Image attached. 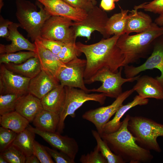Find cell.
I'll list each match as a JSON object with an SVG mask.
<instances>
[{"instance_id":"obj_1","label":"cell","mask_w":163,"mask_h":163,"mask_svg":"<svg viewBox=\"0 0 163 163\" xmlns=\"http://www.w3.org/2000/svg\"><path fill=\"white\" fill-rule=\"evenodd\" d=\"M120 35H114L91 44L80 42L76 43L78 49L86 58L84 80L89 79L103 68L116 73L120 67H124V57L116 44Z\"/></svg>"},{"instance_id":"obj_2","label":"cell","mask_w":163,"mask_h":163,"mask_svg":"<svg viewBox=\"0 0 163 163\" xmlns=\"http://www.w3.org/2000/svg\"><path fill=\"white\" fill-rule=\"evenodd\" d=\"M130 117L129 114L126 115L117 131L103 134L101 138L112 152L126 163H149L153 158L150 151L139 145L128 129Z\"/></svg>"},{"instance_id":"obj_3","label":"cell","mask_w":163,"mask_h":163,"mask_svg":"<svg viewBox=\"0 0 163 163\" xmlns=\"http://www.w3.org/2000/svg\"><path fill=\"white\" fill-rule=\"evenodd\" d=\"M163 34V26L154 22L143 32L132 35L125 33L120 35L116 44L124 57V67L147 58L152 52L155 40Z\"/></svg>"},{"instance_id":"obj_4","label":"cell","mask_w":163,"mask_h":163,"mask_svg":"<svg viewBox=\"0 0 163 163\" xmlns=\"http://www.w3.org/2000/svg\"><path fill=\"white\" fill-rule=\"evenodd\" d=\"M40 9L30 1L16 0V16L20 27L25 30L28 36L34 42L40 37L42 28L46 21L51 15L43 5L38 2Z\"/></svg>"},{"instance_id":"obj_5","label":"cell","mask_w":163,"mask_h":163,"mask_svg":"<svg viewBox=\"0 0 163 163\" xmlns=\"http://www.w3.org/2000/svg\"><path fill=\"white\" fill-rule=\"evenodd\" d=\"M127 127L140 146L158 152L161 151L157 138L163 136V124L143 117L130 116Z\"/></svg>"},{"instance_id":"obj_6","label":"cell","mask_w":163,"mask_h":163,"mask_svg":"<svg viewBox=\"0 0 163 163\" xmlns=\"http://www.w3.org/2000/svg\"><path fill=\"white\" fill-rule=\"evenodd\" d=\"M66 97L64 103L59 114L60 120L57 129V132L62 133L65 128V121L69 115L74 118L75 111L85 102L93 101L103 105L106 96L103 93L89 94L85 91L76 88L64 86Z\"/></svg>"},{"instance_id":"obj_7","label":"cell","mask_w":163,"mask_h":163,"mask_svg":"<svg viewBox=\"0 0 163 163\" xmlns=\"http://www.w3.org/2000/svg\"><path fill=\"white\" fill-rule=\"evenodd\" d=\"M123 68L120 67L116 73L104 68L98 71L89 79L84 80L85 84H87L97 81L102 83L98 88L89 89L90 92H100L103 93L106 97L115 99L118 97L123 92L122 86L124 84L133 82L140 76L138 75L132 78H123L122 76Z\"/></svg>"},{"instance_id":"obj_8","label":"cell","mask_w":163,"mask_h":163,"mask_svg":"<svg viewBox=\"0 0 163 163\" xmlns=\"http://www.w3.org/2000/svg\"><path fill=\"white\" fill-rule=\"evenodd\" d=\"M73 22L65 17L51 16L44 23L40 37L64 43L75 41Z\"/></svg>"},{"instance_id":"obj_9","label":"cell","mask_w":163,"mask_h":163,"mask_svg":"<svg viewBox=\"0 0 163 163\" xmlns=\"http://www.w3.org/2000/svg\"><path fill=\"white\" fill-rule=\"evenodd\" d=\"M108 19L104 10L94 6L87 12V15L84 20L73 22L72 27L75 38L78 37H84L89 40L92 33L95 31L99 32L104 38H108L105 31V27Z\"/></svg>"},{"instance_id":"obj_10","label":"cell","mask_w":163,"mask_h":163,"mask_svg":"<svg viewBox=\"0 0 163 163\" xmlns=\"http://www.w3.org/2000/svg\"><path fill=\"white\" fill-rule=\"evenodd\" d=\"M134 91L132 88L123 92L110 105L89 110L82 115V118L93 124L101 137L105 125Z\"/></svg>"},{"instance_id":"obj_11","label":"cell","mask_w":163,"mask_h":163,"mask_svg":"<svg viewBox=\"0 0 163 163\" xmlns=\"http://www.w3.org/2000/svg\"><path fill=\"white\" fill-rule=\"evenodd\" d=\"M124 67V73L127 78L134 77L147 70L158 69L161 72V75L155 78L163 87V34L155 40L152 52L143 63L137 66L129 65Z\"/></svg>"},{"instance_id":"obj_12","label":"cell","mask_w":163,"mask_h":163,"mask_svg":"<svg viewBox=\"0 0 163 163\" xmlns=\"http://www.w3.org/2000/svg\"><path fill=\"white\" fill-rule=\"evenodd\" d=\"M86 59L76 57L66 63L60 70L57 79L63 86L78 88L89 93L84 82V73L86 67Z\"/></svg>"},{"instance_id":"obj_13","label":"cell","mask_w":163,"mask_h":163,"mask_svg":"<svg viewBox=\"0 0 163 163\" xmlns=\"http://www.w3.org/2000/svg\"><path fill=\"white\" fill-rule=\"evenodd\" d=\"M0 69V94H12L22 96L28 93L31 78L15 73L3 64Z\"/></svg>"},{"instance_id":"obj_14","label":"cell","mask_w":163,"mask_h":163,"mask_svg":"<svg viewBox=\"0 0 163 163\" xmlns=\"http://www.w3.org/2000/svg\"><path fill=\"white\" fill-rule=\"evenodd\" d=\"M29 129L42 137L52 146L68 155L75 160L79 151L76 141L67 136H63L58 132H49L41 131L29 125Z\"/></svg>"},{"instance_id":"obj_15","label":"cell","mask_w":163,"mask_h":163,"mask_svg":"<svg viewBox=\"0 0 163 163\" xmlns=\"http://www.w3.org/2000/svg\"><path fill=\"white\" fill-rule=\"evenodd\" d=\"M36 0L51 16H62L78 22L82 21L87 14L85 11L74 8L63 0Z\"/></svg>"},{"instance_id":"obj_16","label":"cell","mask_w":163,"mask_h":163,"mask_svg":"<svg viewBox=\"0 0 163 163\" xmlns=\"http://www.w3.org/2000/svg\"><path fill=\"white\" fill-rule=\"evenodd\" d=\"M34 43L36 47L35 52L39 59L42 70L58 80V73L66 64L61 61L58 55L53 53L46 48L37 40L35 41Z\"/></svg>"},{"instance_id":"obj_17","label":"cell","mask_w":163,"mask_h":163,"mask_svg":"<svg viewBox=\"0 0 163 163\" xmlns=\"http://www.w3.org/2000/svg\"><path fill=\"white\" fill-rule=\"evenodd\" d=\"M20 27L19 24L13 22L8 27V35L7 40L11 41L10 44L0 45V53H15L21 50H27L36 52L34 43L30 42L19 32L18 28Z\"/></svg>"},{"instance_id":"obj_18","label":"cell","mask_w":163,"mask_h":163,"mask_svg":"<svg viewBox=\"0 0 163 163\" xmlns=\"http://www.w3.org/2000/svg\"><path fill=\"white\" fill-rule=\"evenodd\" d=\"M136 81L133 88L138 95L145 98L163 100V87L155 78L145 75L140 76Z\"/></svg>"},{"instance_id":"obj_19","label":"cell","mask_w":163,"mask_h":163,"mask_svg":"<svg viewBox=\"0 0 163 163\" xmlns=\"http://www.w3.org/2000/svg\"><path fill=\"white\" fill-rule=\"evenodd\" d=\"M59 84L57 80L42 70L37 75L30 79L28 93L40 99Z\"/></svg>"},{"instance_id":"obj_20","label":"cell","mask_w":163,"mask_h":163,"mask_svg":"<svg viewBox=\"0 0 163 163\" xmlns=\"http://www.w3.org/2000/svg\"><path fill=\"white\" fill-rule=\"evenodd\" d=\"M43 109L40 99L28 93L18 98L15 111L31 122Z\"/></svg>"},{"instance_id":"obj_21","label":"cell","mask_w":163,"mask_h":163,"mask_svg":"<svg viewBox=\"0 0 163 163\" xmlns=\"http://www.w3.org/2000/svg\"><path fill=\"white\" fill-rule=\"evenodd\" d=\"M148 102L149 99L148 98H144L138 95H136L130 102L125 105H122L116 112L113 119L109 121L105 125L103 129V135L111 133L117 131L121 125V122L120 121L121 119L126 112L131 108L138 105H146Z\"/></svg>"},{"instance_id":"obj_22","label":"cell","mask_w":163,"mask_h":163,"mask_svg":"<svg viewBox=\"0 0 163 163\" xmlns=\"http://www.w3.org/2000/svg\"><path fill=\"white\" fill-rule=\"evenodd\" d=\"M65 97L64 87L60 84L40 99L43 109L59 114Z\"/></svg>"},{"instance_id":"obj_23","label":"cell","mask_w":163,"mask_h":163,"mask_svg":"<svg viewBox=\"0 0 163 163\" xmlns=\"http://www.w3.org/2000/svg\"><path fill=\"white\" fill-rule=\"evenodd\" d=\"M130 12L131 15L127 20L125 33L129 34L132 32L140 33L151 27L153 22L149 15L134 9Z\"/></svg>"},{"instance_id":"obj_24","label":"cell","mask_w":163,"mask_h":163,"mask_svg":"<svg viewBox=\"0 0 163 163\" xmlns=\"http://www.w3.org/2000/svg\"><path fill=\"white\" fill-rule=\"evenodd\" d=\"M60 120L59 114L43 109L32 121L36 129L41 131L55 132Z\"/></svg>"},{"instance_id":"obj_25","label":"cell","mask_w":163,"mask_h":163,"mask_svg":"<svg viewBox=\"0 0 163 163\" xmlns=\"http://www.w3.org/2000/svg\"><path fill=\"white\" fill-rule=\"evenodd\" d=\"M5 65L8 69L14 72L30 78L35 77L42 70L37 56L21 64L9 63Z\"/></svg>"},{"instance_id":"obj_26","label":"cell","mask_w":163,"mask_h":163,"mask_svg":"<svg viewBox=\"0 0 163 163\" xmlns=\"http://www.w3.org/2000/svg\"><path fill=\"white\" fill-rule=\"evenodd\" d=\"M129 10L121 9L120 12L113 14L109 19L105 27V31L108 37L111 35H121L125 34L126 21L131 15Z\"/></svg>"},{"instance_id":"obj_27","label":"cell","mask_w":163,"mask_h":163,"mask_svg":"<svg viewBox=\"0 0 163 163\" xmlns=\"http://www.w3.org/2000/svg\"><path fill=\"white\" fill-rule=\"evenodd\" d=\"M30 122L18 113L14 111L0 116L1 126L19 133L27 128Z\"/></svg>"},{"instance_id":"obj_28","label":"cell","mask_w":163,"mask_h":163,"mask_svg":"<svg viewBox=\"0 0 163 163\" xmlns=\"http://www.w3.org/2000/svg\"><path fill=\"white\" fill-rule=\"evenodd\" d=\"M35 133L27 128L18 133L12 144L21 150L26 157L34 154Z\"/></svg>"},{"instance_id":"obj_29","label":"cell","mask_w":163,"mask_h":163,"mask_svg":"<svg viewBox=\"0 0 163 163\" xmlns=\"http://www.w3.org/2000/svg\"><path fill=\"white\" fill-rule=\"evenodd\" d=\"M91 132L96 141L97 145L100 152L106 159L108 163H126L121 157L112 152L97 131L92 130Z\"/></svg>"},{"instance_id":"obj_30","label":"cell","mask_w":163,"mask_h":163,"mask_svg":"<svg viewBox=\"0 0 163 163\" xmlns=\"http://www.w3.org/2000/svg\"><path fill=\"white\" fill-rule=\"evenodd\" d=\"M37 56L35 52L28 51L20 52L1 54L0 64L12 63L14 64L22 63L28 59Z\"/></svg>"},{"instance_id":"obj_31","label":"cell","mask_w":163,"mask_h":163,"mask_svg":"<svg viewBox=\"0 0 163 163\" xmlns=\"http://www.w3.org/2000/svg\"><path fill=\"white\" fill-rule=\"evenodd\" d=\"M82 53L78 49L75 41L65 43L58 54L61 61L66 64L78 57Z\"/></svg>"},{"instance_id":"obj_32","label":"cell","mask_w":163,"mask_h":163,"mask_svg":"<svg viewBox=\"0 0 163 163\" xmlns=\"http://www.w3.org/2000/svg\"><path fill=\"white\" fill-rule=\"evenodd\" d=\"M9 163H25L26 156L17 147L11 145L0 152Z\"/></svg>"},{"instance_id":"obj_33","label":"cell","mask_w":163,"mask_h":163,"mask_svg":"<svg viewBox=\"0 0 163 163\" xmlns=\"http://www.w3.org/2000/svg\"><path fill=\"white\" fill-rule=\"evenodd\" d=\"M21 96L12 94H0V116L15 111L16 102Z\"/></svg>"},{"instance_id":"obj_34","label":"cell","mask_w":163,"mask_h":163,"mask_svg":"<svg viewBox=\"0 0 163 163\" xmlns=\"http://www.w3.org/2000/svg\"><path fill=\"white\" fill-rule=\"evenodd\" d=\"M18 133L12 130L0 127V152L3 151L11 145Z\"/></svg>"},{"instance_id":"obj_35","label":"cell","mask_w":163,"mask_h":163,"mask_svg":"<svg viewBox=\"0 0 163 163\" xmlns=\"http://www.w3.org/2000/svg\"><path fill=\"white\" fill-rule=\"evenodd\" d=\"M79 161L82 163H108L97 145L93 151L86 154L82 155Z\"/></svg>"},{"instance_id":"obj_36","label":"cell","mask_w":163,"mask_h":163,"mask_svg":"<svg viewBox=\"0 0 163 163\" xmlns=\"http://www.w3.org/2000/svg\"><path fill=\"white\" fill-rule=\"evenodd\" d=\"M134 10L138 11L143 9L145 11L159 14L163 13V0H154L149 2H145L134 7Z\"/></svg>"},{"instance_id":"obj_37","label":"cell","mask_w":163,"mask_h":163,"mask_svg":"<svg viewBox=\"0 0 163 163\" xmlns=\"http://www.w3.org/2000/svg\"><path fill=\"white\" fill-rule=\"evenodd\" d=\"M34 154L38 158L41 163H54L52 157L46 149L45 146L37 141H34Z\"/></svg>"},{"instance_id":"obj_38","label":"cell","mask_w":163,"mask_h":163,"mask_svg":"<svg viewBox=\"0 0 163 163\" xmlns=\"http://www.w3.org/2000/svg\"><path fill=\"white\" fill-rule=\"evenodd\" d=\"M37 40L46 48L57 55L59 53L65 43L60 41L46 39L40 37Z\"/></svg>"},{"instance_id":"obj_39","label":"cell","mask_w":163,"mask_h":163,"mask_svg":"<svg viewBox=\"0 0 163 163\" xmlns=\"http://www.w3.org/2000/svg\"><path fill=\"white\" fill-rule=\"evenodd\" d=\"M45 147L51 157L56 163H75V160L72 159L65 153L51 149L47 146Z\"/></svg>"},{"instance_id":"obj_40","label":"cell","mask_w":163,"mask_h":163,"mask_svg":"<svg viewBox=\"0 0 163 163\" xmlns=\"http://www.w3.org/2000/svg\"><path fill=\"white\" fill-rule=\"evenodd\" d=\"M72 7L85 11L87 12L94 6L93 4L88 0H63Z\"/></svg>"},{"instance_id":"obj_41","label":"cell","mask_w":163,"mask_h":163,"mask_svg":"<svg viewBox=\"0 0 163 163\" xmlns=\"http://www.w3.org/2000/svg\"><path fill=\"white\" fill-rule=\"evenodd\" d=\"M13 23L8 19H5L1 15L0 16V37L6 40L8 35V27Z\"/></svg>"},{"instance_id":"obj_42","label":"cell","mask_w":163,"mask_h":163,"mask_svg":"<svg viewBox=\"0 0 163 163\" xmlns=\"http://www.w3.org/2000/svg\"><path fill=\"white\" fill-rule=\"evenodd\" d=\"M114 2L113 0H101L100 7L104 11L112 10L115 8Z\"/></svg>"},{"instance_id":"obj_43","label":"cell","mask_w":163,"mask_h":163,"mask_svg":"<svg viewBox=\"0 0 163 163\" xmlns=\"http://www.w3.org/2000/svg\"><path fill=\"white\" fill-rule=\"evenodd\" d=\"M40 161L34 154L26 157L25 163H40Z\"/></svg>"},{"instance_id":"obj_44","label":"cell","mask_w":163,"mask_h":163,"mask_svg":"<svg viewBox=\"0 0 163 163\" xmlns=\"http://www.w3.org/2000/svg\"><path fill=\"white\" fill-rule=\"evenodd\" d=\"M154 23L159 27L163 26V13L155 19Z\"/></svg>"},{"instance_id":"obj_45","label":"cell","mask_w":163,"mask_h":163,"mask_svg":"<svg viewBox=\"0 0 163 163\" xmlns=\"http://www.w3.org/2000/svg\"><path fill=\"white\" fill-rule=\"evenodd\" d=\"M0 163H7L8 161L5 158L1 155L0 154Z\"/></svg>"},{"instance_id":"obj_46","label":"cell","mask_w":163,"mask_h":163,"mask_svg":"<svg viewBox=\"0 0 163 163\" xmlns=\"http://www.w3.org/2000/svg\"><path fill=\"white\" fill-rule=\"evenodd\" d=\"M4 4L3 2V0H0V11H1L2 7L4 6Z\"/></svg>"},{"instance_id":"obj_47","label":"cell","mask_w":163,"mask_h":163,"mask_svg":"<svg viewBox=\"0 0 163 163\" xmlns=\"http://www.w3.org/2000/svg\"><path fill=\"white\" fill-rule=\"evenodd\" d=\"M89 1L91 2L94 6H95L97 4V1L96 0H88Z\"/></svg>"},{"instance_id":"obj_48","label":"cell","mask_w":163,"mask_h":163,"mask_svg":"<svg viewBox=\"0 0 163 163\" xmlns=\"http://www.w3.org/2000/svg\"><path fill=\"white\" fill-rule=\"evenodd\" d=\"M114 2H118L119 0H113Z\"/></svg>"}]
</instances>
